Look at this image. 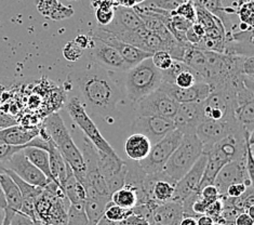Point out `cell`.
<instances>
[{
    "label": "cell",
    "instance_id": "cell-1",
    "mask_svg": "<svg viewBox=\"0 0 254 225\" xmlns=\"http://www.w3.org/2000/svg\"><path fill=\"white\" fill-rule=\"evenodd\" d=\"M68 79L79 90L82 102L94 116L113 119L123 93L110 72L92 63L72 72Z\"/></svg>",
    "mask_w": 254,
    "mask_h": 225
},
{
    "label": "cell",
    "instance_id": "cell-2",
    "mask_svg": "<svg viewBox=\"0 0 254 225\" xmlns=\"http://www.w3.org/2000/svg\"><path fill=\"white\" fill-rule=\"evenodd\" d=\"M42 129L56 145L64 160L68 163L77 181L83 185L86 179V163L79 148L75 144L62 117L58 113L48 116Z\"/></svg>",
    "mask_w": 254,
    "mask_h": 225
},
{
    "label": "cell",
    "instance_id": "cell-3",
    "mask_svg": "<svg viewBox=\"0 0 254 225\" xmlns=\"http://www.w3.org/2000/svg\"><path fill=\"white\" fill-rule=\"evenodd\" d=\"M124 82L128 98L137 104L145 96L159 89L162 83L161 72L148 58L125 72Z\"/></svg>",
    "mask_w": 254,
    "mask_h": 225
},
{
    "label": "cell",
    "instance_id": "cell-4",
    "mask_svg": "<svg viewBox=\"0 0 254 225\" xmlns=\"http://www.w3.org/2000/svg\"><path fill=\"white\" fill-rule=\"evenodd\" d=\"M202 154V144L196 135L183 136L182 141L174 150L160 173L166 180L175 184L190 171Z\"/></svg>",
    "mask_w": 254,
    "mask_h": 225
},
{
    "label": "cell",
    "instance_id": "cell-5",
    "mask_svg": "<svg viewBox=\"0 0 254 225\" xmlns=\"http://www.w3.org/2000/svg\"><path fill=\"white\" fill-rule=\"evenodd\" d=\"M66 109H67L68 115L70 118L74 120V123L80 128L84 136L91 142L94 148L108 155H115L116 151L111 147V144L108 143L106 140L101 135L98 128H96L93 120L89 117V115L86 111V107L82 104V102L79 98L76 96H71L66 102L65 105Z\"/></svg>",
    "mask_w": 254,
    "mask_h": 225
},
{
    "label": "cell",
    "instance_id": "cell-6",
    "mask_svg": "<svg viewBox=\"0 0 254 225\" xmlns=\"http://www.w3.org/2000/svg\"><path fill=\"white\" fill-rule=\"evenodd\" d=\"M183 139V135L179 130L174 129L159 142L152 145L149 154L144 160L137 162L145 173L149 175L158 174L170 158L174 150L179 147Z\"/></svg>",
    "mask_w": 254,
    "mask_h": 225
},
{
    "label": "cell",
    "instance_id": "cell-7",
    "mask_svg": "<svg viewBox=\"0 0 254 225\" xmlns=\"http://www.w3.org/2000/svg\"><path fill=\"white\" fill-rule=\"evenodd\" d=\"M238 129H243L236 119L228 120H209L203 119L196 130V137L201 142L203 154L207 153L214 145Z\"/></svg>",
    "mask_w": 254,
    "mask_h": 225
},
{
    "label": "cell",
    "instance_id": "cell-8",
    "mask_svg": "<svg viewBox=\"0 0 254 225\" xmlns=\"http://www.w3.org/2000/svg\"><path fill=\"white\" fill-rule=\"evenodd\" d=\"M143 27H145L144 23L134 9L117 5L115 8L113 21L107 26L99 28L112 34L114 37L124 42L130 35Z\"/></svg>",
    "mask_w": 254,
    "mask_h": 225
},
{
    "label": "cell",
    "instance_id": "cell-9",
    "mask_svg": "<svg viewBox=\"0 0 254 225\" xmlns=\"http://www.w3.org/2000/svg\"><path fill=\"white\" fill-rule=\"evenodd\" d=\"M179 105V103L167 93L157 89L137 103L136 111L138 116H158L173 119Z\"/></svg>",
    "mask_w": 254,
    "mask_h": 225
},
{
    "label": "cell",
    "instance_id": "cell-10",
    "mask_svg": "<svg viewBox=\"0 0 254 225\" xmlns=\"http://www.w3.org/2000/svg\"><path fill=\"white\" fill-rule=\"evenodd\" d=\"M2 166L3 168L14 172L24 182L34 186L45 188L50 182H52L27 159L23 153V150L15 153L8 161L3 162Z\"/></svg>",
    "mask_w": 254,
    "mask_h": 225
},
{
    "label": "cell",
    "instance_id": "cell-11",
    "mask_svg": "<svg viewBox=\"0 0 254 225\" xmlns=\"http://www.w3.org/2000/svg\"><path fill=\"white\" fill-rule=\"evenodd\" d=\"M135 133L146 137L152 145L159 142L175 129L173 120L158 116H136L132 124Z\"/></svg>",
    "mask_w": 254,
    "mask_h": 225
},
{
    "label": "cell",
    "instance_id": "cell-12",
    "mask_svg": "<svg viewBox=\"0 0 254 225\" xmlns=\"http://www.w3.org/2000/svg\"><path fill=\"white\" fill-rule=\"evenodd\" d=\"M236 183H244L247 187L253 185V181L247 171L246 161L244 160L226 163L217 173L213 185L220 195H225L227 188Z\"/></svg>",
    "mask_w": 254,
    "mask_h": 225
},
{
    "label": "cell",
    "instance_id": "cell-13",
    "mask_svg": "<svg viewBox=\"0 0 254 225\" xmlns=\"http://www.w3.org/2000/svg\"><path fill=\"white\" fill-rule=\"evenodd\" d=\"M205 163H207V156L202 154L190 171L174 184V194L171 202L182 204L192 193L199 192L198 187L200 184Z\"/></svg>",
    "mask_w": 254,
    "mask_h": 225
},
{
    "label": "cell",
    "instance_id": "cell-14",
    "mask_svg": "<svg viewBox=\"0 0 254 225\" xmlns=\"http://www.w3.org/2000/svg\"><path fill=\"white\" fill-rule=\"evenodd\" d=\"M172 120L175 129L179 130L183 136L196 135L198 126L203 120L202 102L180 104Z\"/></svg>",
    "mask_w": 254,
    "mask_h": 225
},
{
    "label": "cell",
    "instance_id": "cell-15",
    "mask_svg": "<svg viewBox=\"0 0 254 225\" xmlns=\"http://www.w3.org/2000/svg\"><path fill=\"white\" fill-rule=\"evenodd\" d=\"M92 37L99 39L102 42H104V44L114 48V49L120 54V57L124 59V61L130 69L137 65L138 63L143 62L144 60L152 58V53L145 52L143 50L137 49L135 47L125 44V42L118 40L116 37H114L112 34L106 33L100 28L96 30V32H94Z\"/></svg>",
    "mask_w": 254,
    "mask_h": 225
},
{
    "label": "cell",
    "instance_id": "cell-16",
    "mask_svg": "<svg viewBox=\"0 0 254 225\" xmlns=\"http://www.w3.org/2000/svg\"><path fill=\"white\" fill-rule=\"evenodd\" d=\"M92 58L94 63L108 72H127L130 68L120 54L104 42L92 37Z\"/></svg>",
    "mask_w": 254,
    "mask_h": 225
},
{
    "label": "cell",
    "instance_id": "cell-17",
    "mask_svg": "<svg viewBox=\"0 0 254 225\" xmlns=\"http://www.w3.org/2000/svg\"><path fill=\"white\" fill-rule=\"evenodd\" d=\"M159 89L179 104L203 102L211 93V87L205 82H197L192 87L186 89L179 88L172 83L162 82Z\"/></svg>",
    "mask_w": 254,
    "mask_h": 225
},
{
    "label": "cell",
    "instance_id": "cell-18",
    "mask_svg": "<svg viewBox=\"0 0 254 225\" xmlns=\"http://www.w3.org/2000/svg\"><path fill=\"white\" fill-rule=\"evenodd\" d=\"M183 217L182 204L168 202L158 205L154 209L150 225H180Z\"/></svg>",
    "mask_w": 254,
    "mask_h": 225
},
{
    "label": "cell",
    "instance_id": "cell-19",
    "mask_svg": "<svg viewBox=\"0 0 254 225\" xmlns=\"http://www.w3.org/2000/svg\"><path fill=\"white\" fill-rule=\"evenodd\" d=\"M39 136V129L36 128H25L22 126H10L0 129V142L13 145V147H21L26 145L36 137Z\"/></svg>",
    "mask_w": 254,
    "mask_h": 225
},
{
    "label": "cell",
    "instance_id": "cell-20",
    "mask_svg": "<svg viewBox=\"0 0 254 225\" xmlns=\"http://www.w3.org/2000/svg\"><path fill=\"white\" fill-rule=\"evenodd\" d=\"M152 149L149 140L141 135V133H133L130 136L125 143V151L128 156L129 160L140 162L144 160L149 154V150Z\"/></svg>",
    "mask_w": 254,
    "mask_h": 225
},
{
    "label": "cell",
    "instance_id": "cell-21",
    "mask_svg": "<svg viewBox=\"0 0 254 225\" xmlns=\"http://www.w3.org/2000/svg\"><path fill=\"white\" fill-rule=\"evenodd\" d=\"M98 168L105 182L118 175L127 169L126 160L117 154L108 155L98 150Z\"/></svg>",
    "mask_w": 254,
    "mask_h": 225
},
{
    "label": "cell",
    "instance_id": "cell-22",
    "mask_svg": "<svg viewBox=\"0 0 254 225\" xmlns=\"http://www.w3.org/2000/svg\"><path fill=\"white\" fill-rule=\"evenodd\" d=\"M48 144H49L48 153H49L50 171L53 178V182L62 190V185L66 179V174H67L68 163L64 160L61 153H60L59 150L50 139L48 140Z\"/></svg>",
    "mask_w": 254,
    "mask_h": 225
},
{
    "label": "cell",
    "instance_id": "cell-23",
    "mask_svg": "<svg viewBox=\"0 0 254 225\" xmlns=\"http://www.w3.org/2000/svg\"><path fill=\"white\" fill-rule=\"evenodd\" d=\"M0 186L2 188L7 208H10L15 212H20L22 208V196L20 190L14 183V181L10 178V175L5 173L3 168L0 171Z\"/></svg>",
    "mask_w": 254,
    "mask_h": 225
},
{
    "label": "cell",
    "instance_id": "cell-24",
    "mask_svg": "<svg viewBox=\"0 0 254 225\" xmlns=\"http://www.w3.org/2000/svg\"><path fill=\"white\" fill-rule=\"evenodd\" d=\"M174 194V183L166 180L161 173L154 174V181L150 188V197L156 204L171 202Z\"/></svg>",
    "mask_w": 254,
    "mask_h": 225
},
{
    "label": "cell",
    "instance_id": "cell-25",
    "mask_svg": "<svg viewBox=\"0 0 254 225\" xmlns=\"http://www.w3.org/2000/svg\"><path fill=\"white\" fill-rule=\"evenodd\" d=\"M62 191L70 204H83L86 200V191L81 183L75 178L72 170L68 166L66 179L62 185Z\"/></svg>",
    "mask_w": 254,
    "mask_h": 225
},
{
    "label": "cell",
    "instance_id": "cell-26",
    "mask_svg": "<svg viewBox=\"0 0 254 225\" xmlns=\"http://www.w3.org/2000/svg\"><path fill=\"white\" fill-rule=\"evenodd\" d=\"M23 153L35 167H37L48 179L53 182V178L50 171L49 153H48V150L38 148L28 147L23 150Z\"/></svg>",
    "mask_w": 254,
    "mask_h": 225
},
{
    "label": "cell",
    "instance_id": "cell-27",
    "mask_svg": "<svg viewBox=\"0 0 254 225\" xmlns=\"http://www.w3.org/2000/svg\"><path fill=\"white\" fill-rule=\"evenodd\" d=\"M235 118L245 131L252 135L254 130V101L236 106Z\"/></svg>",
    "mask_w": 254,
    "mask_h": 225
},
{
    "label": "cell",
    "instance_id": "cell-28",
    "mask_svg": "<svg viewBox=\"0 0 254 225\" xmlns=\"http://www.w3.org/2000/svg\"><path fill=\"white\" fill-rule=\"evenodd\" d=\"M111 202L125 209H133L137 205V194L132 187L124 185L112 194Z\"/></svg>",
    "mask_w": 254,
    "mask_h": 225
},
{
    "label": "cell",
    "instance_id": "cell-29",
    "mask_svg": "<svg viewBox=\"0 0 254 225\" xmlns=\"http://www.w3.org/2000/svg\"><path fill=\"white\" fill-rule=\"evenodd\" d=\"M110 203L102 202V200L86 199L83 203V208L86 211L89 225H96L101 219L104 217L106 206Z\"/></svg>",
    "mask_w": 254,
    "mask_h": 225
},
{
    "label": "cell",
    "instance_id": "cell-30",
    "mask_svg": "<svg viewBox=\"0 0 254 225\" xmlns=\"http://www.w3.org/2000/svg\"><path fill=\"white\" fill-rule=\"evenodd\" d=\"M67 225H89L83 204H70L67 210Z\"/></svg>",
    "mask_w": 254,
    "mask_h": 225
},
{
    "label": "cell",
    "instance_id": "cell-31",
    "mask_svg": "<svg viewBox=\"0 0 254 225\" xmlns=\"http://www.w3.org/2000/svg\"><path fill=\"white\" fill-rule=\"evenodd\" d=\"M115 5L112 0H105L102 1L96 10V20L100 24V27H105L110 24L114 19Z\"/></svg>",
    "mask_w": 254,
    "mask_h": 225
},
{
    "label": "cell",
    "instance_id": "cell-32",
    "mask_svg": "<svg viewBox=\"0 0 254 225\" xmlns=\"http://www.w3.org/2000/svg\"><path fill=\"white\" fill-rule=\"evenodd\" d=\"M196 9V22L200 24V25L204 28L205 32L209 29H212L215 27L217 24H220L221 21L219 17H216L214 14L211 13L208 10L200 7V5L195 4Z\"/></svg>",
    "mask_w": 254,
    "mask_h": 225
},
{
    "label": "cell",
    "instance_id": "cell-33",
    "mask_svg": "<svg viewBox=\"0 0 254 225\" xmlns=\"http://www.w3.org/2000/svg\"><path fill=\"white\" fill-rule=\"evenodd\" d=\"M132 214H133L132 209L122 208V207L115 205L111 202L106 206V209L104 212V218H106L107 220H110L112 222L120 223L124 220H126V219L129 216H131Z\"/></svg>",
    "mask_w": 254,
    "mask_h": 225
},
{
    "label": "cell",
    "instance_id": "cell-34",
    "mask_svg": "<svg viewBox=\"0 0 254 225\" xmlns=\"http://www.w3.org/2000/svg\"><path fill=\"white\" fill-rule=\"evenodd\" d=\"M185 0H145L142 4H138L143 8H152L163 10L167 12H173Z\"/></svg>",
    "mask_w": 254,
    "mask_h": 225
},
{
    "label": "cell",
    "instance_id": "cell-35",
    "mask_svg": "<svg viewBox=\"0 0 254 225\" xmlns=\"http://www.w3.org/2000/svg\"><path fill=\"white\" fill-rule=\"evenodd\" d=\"M197 82H202L200 81V79L197 76V74L192 70L190 68H187L186 70L182 71L180 74L175 77L173 84L179 88L186 89V88H190L193 84Z\"/></svg>",
    "mask_w": 254,
    "mask_h": 225
},
{
    "label": "cell",
    "instance_id": "cell-36",
    "mask_svg": "<svg viewBox=\"0 0 254 225\" xmlns=\"http://www.w3.org/2000/svg\"><path fill=\"white\" fill-rule=\"evenodd\" d=\"M193 48L203 51H210V52H216V53H223L224 54V48H225V40H216L209 38L207 36H203L200 42L196 45Z\"/></svg>",
    "mask_w": 254,
    "mask_h": 225
},
{
    "label": "cell",
    "instance_id": "cell-37",
    "mask_svg": "<svg viewBox=\"0 0 254 225\" xmlns=\"http://www.w3.org/2000/svg\"><path fill=\"white\" fill-rule=\"evenodd\" d=\"M171 15H178L183 17V19L190 21V22H196V9L195 4L191 2L190 0H185L184 2L181 3L177 10L171 12Z\"/></svg>",
    "mask_w": 254,
    "mask_h": 225
},
{
    "label": "cell",
    "instance_id": "cell-38",
    "mask_svg": "<svg viewBox=\"0 0 254 225\" xmlns=\"http://www.w3.org/2000/svg\"><path fill=\"white\" fill-rule=\"evenodd\" d=\"M187 68H189V66H187L185 63H183L182 61L173 60V62H172L170 68H169L166 71L161 72L162 82H168V83H172L173 84L175 77H177L181 72L186 70Z\"/></svg>",
    "mask_w": 254,
    "mask_h": 225
},
{
    "label": "cell",
    "instance_id": "cell-39",
    "mask_svg": "<svg viewBox=\"0 0 254 225\" xmlns=\"http://www.w3.org/2000/svg\"><path fill=\"white\" fill-rule=\"evenodd\" d=\"M150 59H152V62L155 65V68L160 72L168 70L173 62V59L171 58L170 54L166 51L155 52L152 54V58Z\"/></svg>",
    "mask_w": 254,
    "mask_h": 225
},
{
    "label": "cell",
    "instance_id": "cell-40",
    "mask_svg": "<svg viewBox=\"0 0 254 225\" xmlns=\"http://www.w3.org/2000/svg\"><path fill=\"white\" fill-rule=\"evenodd\" d=\"M83 54V50L80 49L74 41H68L63 48V56L64 58L69 61V62H75L78 61Z\"/></svg>",
    "mask_w": 254,
    "mask_h": 225
},
{
    "label": "cell",
    "instance_id": "cell-41",
    "mask_svg": "<svg viewBox=\"0 0 254 225\" xmlns=\"http://www.w3.org/2000/svg\"><path fill=\"white\" fill-rule=\"evenodd\" d=\"M237 14L240 22L253 27V1H247L238 9Z\"/></svg>",
    "mask_w": 254,
    "mask_h": 225
},
{
    "label": "cell",
    "instance_id": "cell-42",
    "mask_svg": "<svg viewBox=\"0 0 254 225\" xmlns=\"http://www.w3.org/2000/svg\"><path fill=\"white\" fill-rule=\"evenodd\" d=\"M193 4L200 5V7L208 10L212 14H215L216 12H219L223 7L221 3V0H190Z\"/></svg>",
    "mask_w": 254,
    "mask_h": 225
},
{
    "label": "cell",
    "instance_id": "cell-43",
    "mask_svg": "<svg viewBox=\"0 0 254 225\" xmlns=\"http://www.w3.org/2000/svg\"><path fill=\"white\" fill-rule=\"evenodd\" d=\"M199 194H200V197L208 205H211L212 203H214L215 200H217L220 197V194H219V192H217L216 187L214 185L205 186L200 192H199Z\"/></svg>",
    "mask_w": 254,
    "mask_h": 225
},
{
    "label": "cell",
    "instance_id": "cell-44",
    "mask_svg": "<svg viewBox=\"0 0 254 225\" xmlns=\"http://www.w3.org/2000/svg\"><path fill=\"white\" fill-rule=\"evenodd\" d=\"M223 210V202L221 197H219V199L215 200L214 203H212L211 205H209V207L205 210V214L208 217H210L212 220L214 221V223H217L221 216V212Z\"/></svg>",
    "mask_w": 254,
    "mask_h": 225
},
{
    "label": "cell",
    "instance_id": "cell-45",
    "mask_svg": "<svg viewBox=\"0 0 254 225\" xmlns=\"http://www.w3.org/2000/svg\"><path fill=\"white\" fill-rule=\"evenodd\" d=\"M247 186L244 183H236L229 186L226 191L225 196L229 198H238L240 196H243L244 194L247 191Z\"/></svg>",
    "mask_w": 254,
    "mask_h": 225
},
{
    "label": "cell",
    "instance_id": "cell-46",
    "mask_svg": "<svg viewBox=\"0 0 254 225\" xmlns=\"http://www.w3.org/2000/svg\"><path fill=\"white\" fill-rule=\"evenodd\" d=\"M10 225H34V222L31 218L23 215L22 212H15Z\"/></svg>",
    "mask_w": 254,
    "mask_h": 225
},
{
    "label": "cell",
    "instance_id": "cell-47",
    "mask_svg": "<svg viewBox=\"0 0 254 225\" xmlns=\"http://www.w3.org/2000/svg\"><path fill=\"white\" fill-rule=\"evenodd\" d=\"M120 225H150V223L142 217H138L136 215H131L128 218L120 222Z\"/></svg>",
    "mask_w": 254,
    "mask_h": 225
},
{
    "label": "cell",
    "instance_id": "cell-48",
    "mask_svg": "<svg viewBox=\"0 0 254 225\" xmlns=\"http://www.w3.org/2000/svg\"><path fill=\"white\" fill-rule=\"evenodd\" d=\"M243 74L252 77L254 76V58L253 57H247L243 63Z\"/></svg>",
    "mask_w": 254,
    "mask_h": 225
},
{
    "label": "cell",
    "instance_id": "cell-49",
    "mask_svg": "<svg viewBox=\"0 0 254 225\" xmlns=\"http://www.w3.org/2000/svg\"><path fill=\"white\" fill-rule=\"evenodd\" d=\"M247 1H252V0H221L222 7L223 8H231L236 11Z\"/></svg>",
    "mask_w": 254,
    "mask_h": 225
},
{
    "label": "cell",
    "instance_id": "cell-50",
    "mask_svg": "<svg viewBox=\"0 0 254 225\" xmlns=\"http://www.w3.org/2000/svg\"><path fill=\"white\" fill-rule=\"evenodd\" d=\"M91 41H92V37H89L87 35H78L74 40L75 44L82 50L88 49L90 47V42Z\"/></svg>",
    "mask_w": 254,
    "mask_h": 225
},
{
    "label": "cell",
    "instance_id": "cell-51",
    "mask_svg": "<svg viewBox=\"0 0 254 225\" xmlns=\"http://www.w3.org/2000/svg\"><path fill=\"white\" fill-rule=\"evenodd\" d=\"M235 225H254V221L247 212H241V214L236 218Z\"/></svg>",
    "mask_w": 254,
    "mask_h": 225
},
{
    "label": "cell",
    "instance_id": "cell-52",
    "mask_svg": "<svg viewBox=\"0 0 254 225\" xmlns=\"http://www.w3.org/2000/svg\"><path fill=\"white\" fill-rule=\"evenodd\" d=\"M185 40L189 42V44L192 47H195L196 45H198L199 42H200L201 38L199 37V36H197L195 33H193V30L191 29V27L187 30V32L185 33Z\"/></svg>",
    "mask_w": 254,
    "mask_h": 225
},
{
    "label": "cell",
    "instance_id": "cell-53",
    "mask_svg": "<svg viewBox=\"0 0 254 225\" xmlns=\"http://www.w3.org/2000/svg\"><path fill=\"white\" fill-rule=\"evenodd\" d=\"M197 225H215V223L207 215H201L197 218Z\"/></svg>",
    "mask_w": 254,
    "mask_h": 225
},
{
    "label": "cell",
    "instance_id": "cell-54",
    "mask_svg": "<svg viewBox=\"0 0 254 225\" xmlns=\"http://www.w3.org/2000/svg\"><path fill=\"white\" fill-rule=\"evenodd\" d=\"M191 29L193 30V33H195L197 36H199V37H200V38H202L203 36L205 35V30H204V28L200 25V24L197 23V22H193V23H192Z\"/></svg>",
    "mask_w": 254,
    "mask_h": 225
},
{
    "label": "cell",
    "instance_id": "cell-55",
    "mask_svg": "<svg viewBox=\"0 0 254 225\" xmlns=\"http://www.w3.org/2000/svg\"><path fill=\"white\" fill-rule=\"evenodd\" d=\"M180 225H197V218H195V217H183Z\"/></svg>",
    "mask_w": 254,
    "mask_h": 225
},
{
    "label": "cell",
    "instance_id": "cell-56",
    "mask_svg": "<svg viewBox=\"0 0 254 225\" xmlns=\"http://www.w3.org/2000/svg\"><path fill=\"white\" fill-rule=\"evenodd\" d=\"M118 3L120 7H126V8H133L135 5L134 0H115Z\"/></svg>",
    "mask_w": 254,
    "mask_h": 225
},
{
    "label": "cell",
    "instance_id": "cell-57",
    "mask_svg": "<svg viewBox=\"0 0 254 225\" xmlns=\"http://www.w3.org/2000/svg\"><path fill=\"white\" fill-rule=\"evenodd\" d=\"M7 208V203H5V198L3 195V192H2V188L0 186V209H5Z\"/></svg>",
    "mask_w": 254,
    "mask_h": 225
},
{
    "label": "cell",
    "instance_id": "cell-58",
    "mask_svg": "<svg viewBox=\"0 0 254 225\" xmlns=\"http://www.w3.org/2000/svg\"><path fill=\"white\" fill-rule=\"evenodd\" d=\"M96 225H120V223H117V222H112L110 220H107L106 218L103 217L101 220L99 221V223Z\"/></svg>",
    "mask_w": 254,
    "mask_h": 225
},
{
    "label": "cell",
    "instance_id": "cell-59",
    "mask_svg": "<svg viewBox=\"0 0 254 225\" xmlns=\"http://www.w3.org/2000/svg\"><path fill=\"white\" fill-rule=\"evenodd\" d=\"M3 219H4V210L0 209V225H2Z\"/></svg>",
    "mask_w": 254,
    "mask_h": 225
},
{
    "label": "cell",
    "instance_id": "cell-60",
    "mask_svg": "<svg viewBox=\"0 0 254 225\" xmlns=\"http://www.w3.org/2000/svg\"><path fill=\"white\" fill-rule=\"evenodd\" d=\"M145 1V0H134V2H135V5H138V4H142L143 2ZM134 5V7H135Z\"/></svg>",
    "mask_w": 254,
    "mask_h": 225
},
{
    "label": "cell",
    "instance_id": "cell-61",
    "mask_svg": "<svg viewBox=\"0 0 254 225\" xmlns=\"http://www.w3.org/2000/svg\"><path fill=\"white\" fill-rule=\"evenodd\" d=\"M215 225H223V224H215Z\"/></svg>",
    "mask_w": 254,
    "mask_h": 225
}]
</instances>
